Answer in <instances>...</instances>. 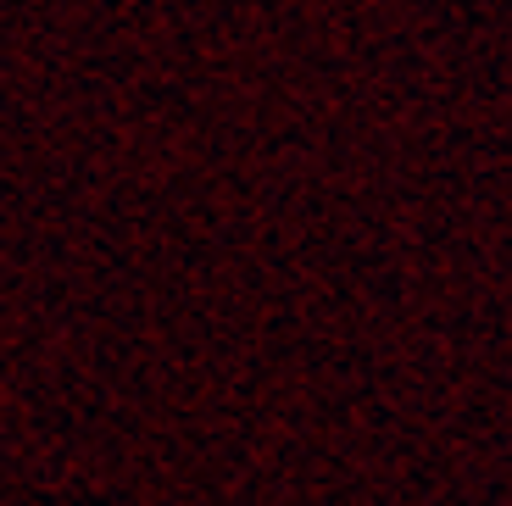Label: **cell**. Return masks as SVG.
I'll return each mask as SVG.
<instances>
[]
</instances>
